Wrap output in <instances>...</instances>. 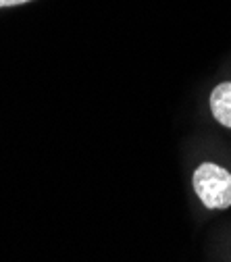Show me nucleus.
Wrapping results in <instances>:
<instances>
[{
    "label": "nucleus",
    "instance_id": "f257e3e1",
    "mask_svg": "<svg viewBox=\"0 0 231 262\" xmlns=\"http://www.w3.org/2000/svg\"><path fill=\"white\" fill-rule=\"evenodd\" d=\"M194 191L208 210L231 206V173L215 162H202L192 175Z\"/></svg>",
    "mask_w": 231,
    "mask_h": 262
},
{
    "label": "nucleus",
    "instance_id": "7ed1b4c3",
    "mask_svg": "<svg viewBox=\"0 0 231 262\" xmlns=\"http://www.w3.org/2000/svg\"><path fill=\"white\" fill-rule=\"evenodd\" d=\"M25 3H31V0H0V9H5V7H19V5H25Z\"/></svg>",
    "mask_w": 231,
    "mask_h": 262
},
{
    "label": "nucleus",
    "instance_id": "f03ea898",
    "mask_svg": "<svg viewBox=\"0 0 231 262\" xmlns=\"http://www.w3.org/2000/svg\"><path fill=\"white\" fill-rule=\"evenodd\" d=\"M211 113L217 123L231 129V81H223L215 85L211 92Z\"/></svg>",
    "mask_w": 231,
    "mask_h": 262
}]
</instances>
